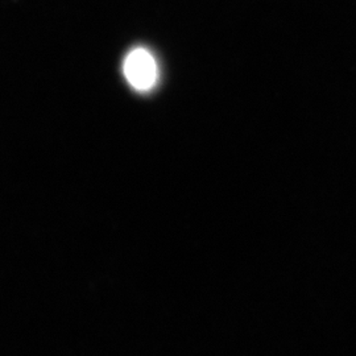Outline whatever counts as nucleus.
I'll return each instance as SVG.
<instances>
[{
    "label": "nucleus",
    "mask_w": 356,
    "mask_h": 356,
    "mask_svg": "<svg viewBox=\"0 0 356 356\" xmlns=\"http://www.w3.org/2000/svg\"><path fill=\"white\" fill-rule=\"evenodd\" d=\"M123 74L132 89L147 92L159 81V66L151 51L145 48H135L124 58Z\"/></svg>",
    "instance_id": "1"
}]
</instances>
